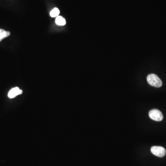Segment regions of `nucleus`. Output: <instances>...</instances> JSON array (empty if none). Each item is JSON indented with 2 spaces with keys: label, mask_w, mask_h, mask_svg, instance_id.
Here are the masks:
<instances>
[{
  "label": "nucleus",
  "mask_w": 166,
  "mask_h": 166,
  "mask_svg": "<svg viewBox=\"0 0 166 166\" xmlns=\"http://www.w3.org/2000/svg\"><path fill=\"white\" fill-rule=\"evenodd\" d=\"M148 83L154 87L159 88L161 87L162 83L160 78L155 74H150L147 77Z\"/></svg>",
  "instance_id": "f257e3e1"
},
{
  "label": "nucleus",
  "mask_w": 166,
  "mask_h": 166,
  "mask_svg": "<svg viewBox=\"0 0 166 166\" xmlns=\"http://www.w3.org/2000/svg\"><path fill=\"white\" fill-rule=\"evenodd\" d=\"M149 116L151 119L157 122H161L163 118V114L160 110L154 109L149 112Z\"/></svg>",
  "instance_id": "f03ea898"
},
{
  "label": "nucleus",
  "mask_w": 166,
  "mask_h": 166,
  "mask_svg": "<svg viewBox=\"0 0 166 166\" xmlns=\"http://www.w3.org/2000/svg\"><path fill=\"white\" fill-rule=\"evenodd\" d=\"M151 152L153 155L159 157H162L166 155V149L161 146H153L151 148Z\"/></svg>",
  "instance_id": "7ed1b4c3"
},
{
  "label": "nucleus",
  "mask_w": 166,
  "mask_h": 166,
  "mask_svg": "<svg viewBox=\"0 0 166 166\" xmlns=\"http://www.w3.org/2000/svg\"><path fill=\"white\" fill-rule=\"evenodd\" d=\"M23 93V91L20 89L18 87H15L12 89L8 93V97L9 98H13Z\"/></svg>",
  "instance_id": "20e7f679"
},
{
  "label": "nucleus",
  "mask_w": 166,
  "mask_h": 166,
  "mask_svg": "<svg viewBox=\"0 0 166 166\" xmlns=\"http://www.w3.org/2000/svg\"><path fill=\"white\" fill-rule=\"evenodd\" d=\"M55 23L58 25L63 26L66 24V21L64 18L60 16H58L55 19Z\"/></svg>",
  "instance_id": "39448f33"
},
{
  "label": "nucleus",
  "mask_w": 166,
  "mask_h": 166,
  "mask_svg": "<svg viewBox=\"0 0 166 166\" xmlns=\"http://www.w3.org/2000/svg\"><path fill=\"white\" fill-rule=\"evenodd\" d=\"M10 35L9 31H6L3 29H0V42H1L3 39L8 37Z\"/></svg>",
  "instance_id": "423d86ee"
},
{
  "label": "nucleus",
  "mask_w": 166,
  "mask_h": 166,
  "mask_svg": "<svg viewBox=\"0 0 166 166\" xmlns=\"http://www.w3.org/2000/svg\"><path fill=\"white\" fill-rule=\"evenodd\" d=\"M60 14V10L58 8H54L50 12V16L52 18H55L59 16Z\"/></svg>",
  "instance_id": "0eeeda50"
}]
</instances>
